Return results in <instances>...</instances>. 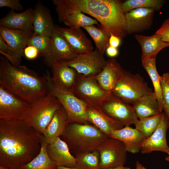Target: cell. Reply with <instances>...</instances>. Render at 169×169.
Wrapping results in <instances>:
<instances>
[{
  "mask_svg": "<svg viewBox=\"0 0 169 169\" xmlns=\"http://www.w3.org/2000/svg\"><path fill=\"white\" fill-rule=\"evenodd\" d=\"M95 43L96 48L104 56L107 47L109 46L110 36L101 29L94 25L84 27Z\"/></svg>",
  "mask_w": 169,
  "mask_h": 169,
  "instance_id": "obj_33",
  "label": "cell"
},
{
  "mask_svg": "<svg viewBox=\"0 0 169 169\" xmlns=\"http://www.w3.org/2000/svg\"><path fill=\"white\" fill-rule=\"evenodd\" d=\"M48 143L43 136L39 154L19 169H57L58 166L49 157L46 151Z\"/></svg>",
  "mask_w": 169,
  "mask_h": 169,
  "instance_id": "obj_29",
  "label": "cell"
},
{
  "mask_svg": "<svg viewBox=\"0 0 169 169\" xmlns=\"http://www.w3.org/2000/svg\"><path fill=\"white\" fill-rule=\"evenodd\" d=\"M135 169H148L144 167L138 161L136 162V168Z\"/></svg>",
  "mask_w": 169,
  "mask_h": 169,
  "instance_id": "obj_43",
  "label": "cell"
},
{
  "mask_svg": "<svg viewBox=\"0 0 169 169\" xmlns=\"http://www.w3.org/2000/svg\"><path fill=\"white\" fill-rule=\"evenodd\" d=\"M50 37L33 33L28 39L27 46H31L36 48L39 54L44 57L49 47Z\"/></svg>",
  "mask_w": 169,
  "mask_h": 169,
  "instance_id": "obj_35",
  "label": "cell"
},
{
  "mask_svg": "<svg viewBox=\"0 0 169 169\" xmlns=\"http://www.w3.org/2000/svg\"><path fill=\"white\" fill-rule=\"evenodd\" d=\"M45 75L46 78L48 94L55 97L60 102L65 110L69 123H77L89 124L86 114L87 105L73 93L60 90L53 85L51 76L48 71Z\"/></svg>",
  "mask_w": 169,
  "mask_h": 169,
  "instance_id": "obj_6",
  "label": "cell"
},
{
  "mask_svg": "<svg viewBox=\"0 0 169 169\" xmlns=\"http://www.w3.org/2000/svg\"><path fill=\"white\" fill-rule=\"evenodd\" d=\"M75 158L79 169H100V154L97 150L77 153Z\"/></svg>",
  "mask_w": 169,
  "mask_h": 169,
  "instance_id": "obj_31",
  "label": "cell"
},
{
  "mask_svg": "<svg viewBox=\"0 0 169 169\" xmlns=\"http://www.w3.org/2000/svg\"><path fill=\"white\" fill-rule=\"evenodd\" d=\"M42 135L23 120L0 119V166L19 169L41 151Z\"/></svg>",
  "mask_w": 169,
  "mask_h": 169,
  "instance_id": "obj_1",
  "label": "cell"
},
{
  "mask_svg": "<svg viewBox=\"0 0 169 169\" xmlns=\"http://www.w3.org/2000/svg\"><path fill=\"white\" fill-rule=\"evenodd\" d=\"M8 48L7 44L0 36V53L5 57L8 54Z\"/></svg>",
  "mask_w": 169,
  "mask_h": 169,
  "instance_id": "obj_41",
  "label": "cell"
},
{
  "mask_svg": "<svg viewBox=\"0 0 169 169\" xmlns=\"http://www.w3.org/2000/svg\"><path fill=\"white\" fill-rule=\"evenodd\" d=\"M105 51L107 56L111 58L117 56L119 53L117 48L110 46L107 47Z\"/></svg>",
  "mask_w": 169,
  "mask_h": 169,
  "instance_id": "obj_42",
  "label": "cell"
},
{
  "mask_svg": "<svg viewBox=\"0 0 169 169\" xmlns=\"http://www.w3.org/2000/svg\"><path fill=\"white\" fill-rule=\"evenodd\" d=\"M72 93L88 105L100 107L111 93L102 89L95 77L79 74Z\"/></svg>",
  "mask_w": 169,
  "mask_h": 169,
  "instance_id": "obj_8",
  "label": "cell"
},
{
  "mask_svg": "<svg viewBox=\"0 0 169 169\" xmlns=\"http://www.w3.org/2000/svg\"><path fill=\"white\" fill-rule=\"evenodd\" d=\"M137 117L142 119L162 113L154 92L141 97L133 104Z\"/></svg>",
  "mask_w": 169,
  "mask_h": 169,
  "instance_id": "obj_26",
  "label": "cell"
},
{
  "mask_svg": "<svg viewBox=\"0 0 169 169\" xmlns=\"http://www.w3.org/2000/svg\"><path fill=\"white\" fill-rule=\"evenodd\" d=\"M33 33L0 26V36L7 44L8 48V53L5 57L13 65L20 64L24 49L27 46L28 39Z\"/></svg>",
  "mask_w": 169,
  "mask_h": 169,
  "instance_id": "obj_9",
  "label": "cell"
},
{
  "mask_svg": "<svg viewBox=\"0 0 169 169\" xmlns=\"http://www.w3.org/2000/svg\"><path fill=\"white\" fill-rule=\"evenodd\" d=\"M31 105L0 85V119L24 120Z\"/></svg>",
  "mask_w": 169,
  "mask_h": 169,
  "instance_id": "obj_11",
  "label": "cell"
},
{
  "mask_svg": "<svg viewBox=\"0 0 169 169\" xmlns=\"http://www.w3.org/2000/svg\"><path fill=\"white\" fill-rule=\"evenodd\" d=\"M46 151L50 158L58 166L77 167L75 157L71 154L67 144L60 137L53 143L48 144Z\"/></svg>",
  "mask_w": 169,
  "mask_h": 169,
  "instance_id": "obj_21",
  "label": "cell"
},
{
  "mask_svg": "<svg viewBox=\"0 0 169 169\" xmlns=\"http://www.w3.org/2000/svg\"><path fill=\"white\" fill-rule=\"evenodd\" d=\"M7 7L13 11H23V7L19 0H0V7Z\"/></svg>",
  "mask_w": 169,
  "mask_h": 169,
  "instance_id": "obj_37",
  "label": "cell"
},
{
  "mask_svg": "<svg viewBox=\"0 0 169 169\" xmlns=\"http://www.w3.org/2000/svg\"><path fill=\"white\" fill-rule=\"evenodd\" d=\"M61 106L57 98L47 94L31 104L30 110L23 121L42 134L52 120L56 111Z\"/></svg>",
  "mask_w": 169,
  "mask_h": 169,
  "instance_id": "obj_5",
  "label": "cell"
},
{
  "mask_svg": "<svg viewBox=\"0 0 169 169\" xmlns=\"http://www.w3.org/2000/svg\"><path fill=\"white\" fill-rule=\"evenodd\" d=\"M24 54L28 59L30 60L36 59L39 54L38 49L34 47L28 46L24 49Z\"/></svg>",
  "mask_w": 169,
  "mask_h": 169,
  "instance_id": "obj_39",
  "label": "cell"
},
{
  "mask_svg": "<svg viewBox=\"0 0 169 169\" xmlns=\"http://www.w3.org/2000/svg\"><path fill=\"white\" fill-rule=\"evenodd\" d=\"M86 114L89 122L109 137L112 131L121 129L125 126L106 114L99 107L87 105Z\"/></svg>",
  "mask_w": 169,
  "mask_h": 169,
  "instance_id": "obj_20",
  "label": "cell"
},
{
  "mask_svg": "<svg viewBox=\"0 0 169 169\" xmlns=\"http://www.w3.org/2000/svg\"><path fill=\"white\" fill-rule=\"evenodd\" d=\"M78 55L59 34L55 27L50 37L47 51L43 57L44 63L51 67L58 63L70 61Z\"/></svg>",
  "mask_w": 169,
  "mask_h": 169,
  "instance_id": "obj_13",
  "label": "cell"
},
{
  "mask_svg": "<svg viewBox=\"0 0 169 169\" xmlns=\"http://www.w3.org/2000/svg\"><path fill=\"white\" fill-rule=\"evenodd\" d=\"M59 34L78 54L93 51L91 42L80 28L57 27Z\"/></svg>",
  "mask_w": 169,
  "mask_h": 169,
  "instance_id": "obj_18",
  "label": "cell"
},
{
  "mask_svg": "<svg viewBox=\"0 0 169 169\" xmlns=\"http://www.w3.org/2000/svg\"><path fill=\"white\" fill-rule=\"evenodd\" d=\"M61 136L76 154L97 150L108 137L94 125L77 123H69Z\"/></svg>",
  "mask_w": 169,
  "mask_h": 169,
  "instance_id": "obj_4",
  "label": "cell"
},
{
  "mask_svg": "<svg viewBox=\"0 0 169 169\" xmlns=\"http://www.w3.org/2000/svg\"><path fill=\"white\" fill-rule=\"evenodd\" d=\"M60 22L72 28H79L83 27L99 25L98 21L88 17L80 12H75L58 17Z\"/></svg>",
  "mask_w": 169,
  "mask_h": 169,
  "instance_id": "obj_30",
  "label": "cell"
},
{
  "mask_svg": "<svg viewBox=\"0 0 169 169\" xmlns=\"http://www.w3.org/2000/svg\"><path fill=\"white\" fill-rule=\"evenodd\" d=\"M161 114L142 119L135 123L136 129L143 135L145 139L150 136L159 126L162 116Z\"/></svg>",
  "mask_w": 169,
  "mask_h": 169,
  "instance_id": "obj_32",
  "label": "cell"
},
{
  "mask_svg": "<svg viewBox=\"0 0 169 169\" xmlns=\"http://www.w3.org/2000/svg\"><path fill=\"white\" fill-rule=\"evenodd\" d=\"M103 111L125 126L135 124L138 120L133 106L111 95L101 104Z\"/></svg>",
  "mask_w": 169,
  "mask_h": 169,
  "instance_id": "obj_12",
  "label": "cell"
},
{
  "mask_svg": "<svg viewBox=\"0 0 169 169\" xmlns=\"http://www.w3.org/2000/svg\"><path fill=\"white\" fill-rule=\"evenodd\" d=\"M0 85L31 104L48 94L45 74L40 76L24 65H13L4 56L0 59Z\"/></svg>",
  "mask_w": 169,
  "mask_h": 169,
  "instance_id": "obj_3",
  "label": "cell"
},
{
  "mask_svg": "<svg viewBox=\"0 0 169 169\" xmlns=\"http://www.w3.org/2000/svg\"><path fill=\"white\" fill-rule=\"evenodd\" d=\"M57 169H79L77 167H68L64 166H58Z\"/></svg>",
  "mask_w": 169,
  "mask_h": 169,
  "instance_id": "obj_45",
  "label": "cell"
},
{
  "mask_svg": "<svg viewBox=\"0 0 169 169\" xmlns=\"http://www.w3.org/2000/svg\"><path fill=\"white\" fill-rule=\"evenodd\" d=\"M79 74L95 77L102 70L106 61L96 48L92 51L78 54L72 59L66 62Z\"/></svg>",
  "mask_w": 169,
  "mask_h": 169,
  "instance_id": "obj_14",
  "label": "cell"
},
{
  "mask_svg": "<svg viewBox=\"0 0 169 169\" xmlns=\"http://www.w3.org/2000/svg\"><path fill=\"white\" fill-rule=\"evenodd\" d=\"M33 9L28 8L17 13L11 10L0 19V26L11 29L33 32Z\"/></svg>",
  "mask_w": 169,
  "mask_h": 169,
  "instance_id": "obj_22",
  "label": "cell"
},
{
  "mask_svg": "<svg viewBox=\"0 0 169 169\" xmlns=\"http://www.w3.org/2000/svg\"><path fill=\"white\" fill-rule=\"evenodd\" d=\"M104 169H131L130 167H125L124 166H121L118 167L114 168H110Z\"/></svg>",
  "mask_w": 169,
  "mask_h": 169,
  "instance_id": "obj_44",
  "label": "cell"
},
{
  "mask_svg": "<svg viewBox=\"0 0 169 169\" xmlns=\"http://www.w3.org/2000/svg\"><path fill=\"white\" fill-rule=\"evenodd\" d=\"M109 137L122 141L127 151L133 154L140 151L141 145L145 140L140 131L130 126H125L121 129L112 131Z\"/></svg>",
  "mask_w": 169,
  "mask_h": 169,
  "instance_id": "obj_24",
  "label": "cell"
},
{
  "mask_svg": "<svg viewBox=\"0 0 169 169\" xmlns=\"http://www.w3.org/2000/svg\"><path fill=\"white\" fill-rule=\"evenodd\" d=\"M121 40L119 37L111 34L109 39V46L117 48L120 44Z\"/></svg>",
  "mask_w": 169,
  "mask_h": 169,
  "instance_id": "obj_40",
  "label": "cell"
},
{
  "mask_svg": "<svg viewBox=\"0 0 169 169\" xmlns=\"http://www.w3.org/2000/svg\"><path fill=\"white\" fill-rule=\"evenodd\" d=\"M152 92L140 75L124 70L111 93L125 103L133 104L141 97Z\"/></svg>",
  "mask_w": 169,
  "mask_h": 169,
  "instance_id": "obj_7",
  "label": "cell"
},
{
  "mask_svg": "<svg viewBox=\"0 0 169 169\" xmlns=\"http://www.w3.org/2000/svg\"><path fill=\"white\" fill-rule=\"evenodd\" d=\"M58 17L75 12L87 14L110 36L123 39L128 34L122 2L119 0H53Z\"/></svg>",
  "mask_w": 169,
  "mask_h": 169,
  "instance_id": "obj_2",
  "label": "cell"
},
{
  "mask_svg": "<svg viewBox=\"0 0 169 169\" xmlns=\"http://www.w3.org/2000/svg\"><path fill=\"white\" fill-rule=\"evenodd\" d=\"M156 33L161 35L163 41L169 43V18L165 20Z\"/></svg>",
  "mask_w": 169,
  "mask_h": 169,
  "instance_id": "obj_38",
  "label": "cell"
},
{
  "mask_svg": "<svg viewBox=\"0 0 169 169\" xmlns=\"http://www.w3.org/2000/svg\"><path fill=\"white\" fill-rule=\"evenodd\" d=\"M156 55L149 56L142 60V65L146 71L153 83L154 93L160 108L162 111L164 104L162 96L161 88L160 75L156 69Z\"/></svg>",
  "mask_w": 169,
  "mask_h": 169,
  "instance_id": "obj_28",
  "label": "cell"
},
{
  "mask_svg": "<svg viewBox=\"0 0 169 169\" xmlns=\"http://www.w3.org/2000/svg\"><path fill=\"white\" fill-rule=\"evenodd\" d=\"M100 154V169L114 168L126 163L127 152L121 141L107 137L98 148Z\"/></svg>",
  "mask_w": 169,
  "mask_h": 169,
  "instance_id": "obj_10",
  "label": "cell"
},
{
  "mask_svg": "<svg viewBox=\"0 0 169 169\" xmlns=\"http://www.w3.org/2000/svg\"><path fill=\"white\" fill-rule=\"evenodd\" d=\"M124 71L117 60L110 59L106 61L102 71L95 77L102 89L111 93L116 84L123 75Z\"/></svg>",
  "mask_w": 169,
  "mask_h": 169,
  "instance_id": "obj_19",
  "label": "cell"
},
{
  "mask_svg": "<svg viewBox=\"0 0 169 169\" xmlns=\"http://www.w3.org/2000/svg\"><path fill=\"white\" fill-rule=\"evenodd\" d=\"M165 2L162 0H127L122 2V6L125 13L132 9L141 8L158 10Z\"/></svg>",
  "mask_w": 169,
  "mask_h": 169,
  "instance_id": "obj_34",
  "label": "cell"
},
{
  "mask_svg": "<svg viewBox=\"0 0 169 169\" xmlns=\"http://www.w3.org/2000/svg\"><path fill=\"white\" fill-rule=\"evenodd\" d=\"M52 73L51 81L56 88L65 92L72 93L79 74L66 62L56 64L51 67Z\"/></svg>",
  "mask_w": 169,
  "mask_h": 169,
  "instance_id": "obj_15",
  "label": "cell"
},
{
  "mask_svg": "<svg viewBox=\"0 0 169 169\" xmlns=\"http://www.w3.org/2000/svg\"><path fill=\"white\" fill-rule=\"evenodd\" d=\"M165 159L167 161H169V156H166L165 158Z\"/></svg>",
  "mask_w": 169,
  "mask_h": 169,
  "instance_id": "obj_46",
  "label": "cell"
},
{
  "mask_svg": "<svg viewBox=\"0 0 169 169\" xmlns=\"http://www.w3.org/2000/svg\"><path fill=\"white\" fill-rule=\"evenodd\" d=\"M162 114L161 120L156 129L142 143L140 150L142 154L157 151L169 154V146L166 139V131L169 128V120L164 112Z\"/></svg>",
  "mask_w": 169,
  "mask_h": 169,
  "instance_id": "obj_16",
  "label": "cell"
},
{
  "mask_svg": "<svg viewBox=\"0 0 169 169\" xmlns=\"http://www.w3.org/2000/svg\"><path fill=\"white\" fill-rule=\"evenodd\" d=\"M135 37L141 47V61L149 56L157 55L161 50L169 46V43L163 41L161 35L156 33L151 36L136 34Z\"/></svg>",
  "mask_w": 169,
  "mask_h": 169,
  "instance_id": "obj_27",
  "label": "cell"
},
{
  "mask_svg": "<svg viewBox=\"0 0 169 169\" xmlns=\"http://www.w3.org/2000/svg\"><path fill=\"white\" fill-rule=\"evenodd\" d=\"M155 10L149 8H137L125 13L126 30L131 34L142 32L151 28Z\"/></svg>",
  "mask_w": 169,
  "mask_h": 169,
  "instance_id": "obj_17",
  "label": "cell"
},
{
  "mask_svg": "<svg viewBox=\"0 0 169 169\" xmlns=\"http://www.w3.org/2000/svg\"><path fill=\"white\" fill-rule=\"evenodd\" d=\"M164 113L169 120V72L160 76Z\"/></svg>",
  "mask_w": 169,
  "mask_h": 169,
  "instance_id": "obj_36",
  "label": "cell"
},
{
  "mask_svg": "<svg viewBox=\"0 0 169 169\" xmlns=\"http://www.w3.org/2000/svg\"><path fill=\"white\" fill-rule=\"evenodd\" d=\"M68 124L67 113L62 105L56 111L52 120L42 134L47 143L51 144L61 136Z\"/></svg>",
  "mask_w": 169,
  "mask_h": 169,
  "instance_id": "obj_25",
  "label": "cell"
},
{
  "mask_svg": "<svg viewBox=\"0 0 169 169\" xmlns=\"http://www.w3.org/2000/svg\"><path fill=\"white\" fill-rule=\"evenodd\" d=\"M33 33L50 37L55 28L49 9L38 1L33 9Z\"/></svg>",
  "mask_w": 169,
  "mask_h": 169,
  "instance_id": "obj_23",
  "label": "cell"
}]
</instances>
